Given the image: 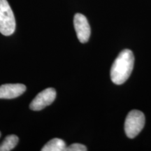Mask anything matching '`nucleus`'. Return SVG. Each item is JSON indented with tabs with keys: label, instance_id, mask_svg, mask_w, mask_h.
Masks as SVG:
<instances>
[{
	"label": "nucleus",
	"instance_id": "1",
	"mask_svg": "<svg viewBox=\"0 0 151 151\" xmlns=\"http://www.w3.org/2000/svg\"><path fill=\"white\" fill-rule=\"evenodd\" d=\"M134 56L132 50L125 49L119 54L111 69V81L116 85L124 83L129 78L134 68Z\"/></svg>",
	"mask_w": 151,
	"mask_h": 151
},
{
	"label": "nucleus",
	"instance_id": "2",
	"mask_svg": "<svg viewBox=\"0 0 151 151\" xmlns=\"http://www.w3.org/2000/svg\"><path fill=\"white\" fill-rule=\"evenodd\" d=\"M16 29V19L7 0H0V32L10 36Z\"/></svg>",
	"mask_w": 151,
	"mask_h": 151
},
{
	"label": "nucleus",
	"instance_id": "3",
	"mask_svg": "<svg viewBox=\"0 0 151 151\" xmlns=\"http://www.w3.org/2000/svg\"><path fill=\"white\" fill-rule=\"evenodd\" d=\"M145 124L144 114L140 111L133 110L128 113L124 122L126 135L133 139L140 133Z\"/></svg>",
	"mask_w": 151,
	"mask_h": 151
},
{
	"label": "nucleus",
	"instance_id": "4",
	"mask_svg": "<svg viewBox=\"0 0 151 151\" xmlns=\"http://www.w3.org/2000/svg\"><path fill=\"white\" fill-rule=\"evenodd\" d=\"M56 97V91L54 88H49L43 90L36 96L29 105V108L33 111H41L50 105Z\"/></svg>",
	"mask_w": 151,
	"mask_h": 151
},
{
	"label": "nucleus",
	"instance_id": "5",
	"mask_svg": "<svg viewBox=\"0 0 151 151\" xmlns=\"http://www.w3.org/2000/svg\"><path fill=\"white\" fill-rule=\"evenodd\" d=\"M73 24L80 42L83 43L88 42L91 34V29L86 17L81 14H76L73 18Z\"/></svg>",
	"mask_w": 151,
	"mask_h": 151
},
{
	"label": "nucleus",
	"instance_id": "6",
	"mask_svg": "<svg viewBox=\"0 0 151 151\" xmlns=\"http://www.w3.org/2000/svg\"><path fill=\"white\" fill-rule=\"evenodd\" d=\"M26 86L23 84H4L0 86V99H14L25 92Z\"/></svg>",
	"mask_w": 151,
	"mask_h": 151
},
{
	"label": "nucleus",
	"instance_id": "7",
	"mask_svg": "<svg viewBox=\"0 0 151 151\" xmlns=\"http://www.w3.org/2000/svg\"><path fill=\"white\" fill-rule=\"evenodd\" d=\"M67 146L66 143L62 139H52L43 147L42 151H64L66 150Z\"/></svg>",
	"mask_w": 151,
	"mask_h": 151
},
{
	"label": "nucleus",
	"instance_id": "8",
	"mask_svg": "<svg viewBox=\"0 0 151 151\" xmlns=\"http://www.w3.org/2000/svg\"><path fill=\"white\" fill-rule=\"evenodd\" d=\"M18 137L16 135H9L0 144V151H10L17 146Z\"/></svg>",
	"mask_w": 151,
	"mask_h": 151
},
{
	"label": "nucleus",
	"instance_id": "9",
	"mask_svg": "<svg viewBox=\"0 0 151 151\" xmlns=\"http://www.w3.org/2000/svg\"><path fill=\"white\" fill-rule=\"evenodd\" d=\"M67 151H86L87 148L84 145L81 143H73L66 148Z\"/></svg>",
	"mask_w": 151,
	"mask_h": 151
},
{
	"label": "nucleus",
	"instance_id": "10",
	"mask_svg": "<svg viewBox=\"0 0 151 151\" xmlns=\"http://www.w3.org/2000/svg\"><path fill=\"white\" fill-rule=\"evenodd\" d=\"M0 137H1V132H0Z\"/></svg>",
	"mask_w": 151,
	"mask_h": 151
}]
</instances>
